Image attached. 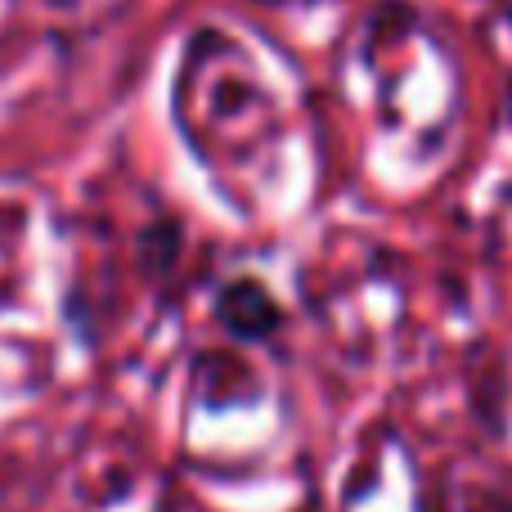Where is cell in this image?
Masks as SVG:
<instances>
[{"label":"cell","mask_w":512,"mask_h":512,"mask_svg":"<svg viewBox=\"0 0 512 512\" xmlns=\"http://www.w3.org/2000/svg\"><path fill=\"white\" fill-rule=\"evenodd\" d=\"M216 315H221V324L230 328L234 337H243V342H261V337H270L274 328H279V319H283L279 306H274V297L252 279L230 283V288L221 292Z\"/></svg>","instance_id":"6da1fadb"}]
</instances>
